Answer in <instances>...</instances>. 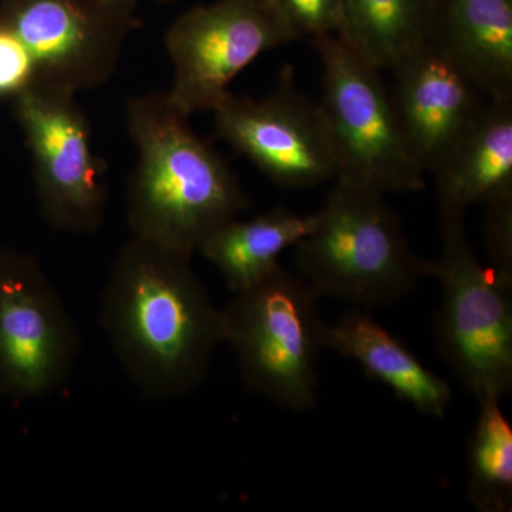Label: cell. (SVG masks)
Listing matches in <instances>:
<instances>
[{
	"label": "cell",
	"instance_id": "6da1fadb",
	"mask_svg": "<svg viewBox=\"0 0 512 512\" xmlns=\"http://www.w3.org/2000/svg\"><path fill=\"white\" fill-rule=\"evenodd\" d=\"M101 325L128 376L153 399L194 392L222 343V312L191 258L136 237L111 269Z\"/></svg>",
	"mask_w": 512,
	"mask_h": 512
},
{
	"label": "cell",
	"instance_id": "7a4b0ae2",
	"mask_svg": "<svg viewBox=\"0 0 512 512\" xmlns=\"http://www.w3.org/2000/svg\"><path fill=\"white\" fill-rule=\"evenodd\" d=\"M188 119L167 93L127 103L128 134L138 156L128 178V224L133 237L185 258L251 205L227 161Z\"/></svg>",
	"mask_w": 512,
	"mask_h": 512
},
{
	"label": "cell",
	"instance_id": "3957f363",
	"mask_svg": "<svg viewBox=\"0 0 512 512\" xmlns=\"http://www.w3.org/2000/svg\"><path fill=\"white\" fill-rule=\"evenodd\" d=\"M384 194L335 180L312 231L295 245L299 276L319 296L355 305L400 301L434 261L414 254L402 220Z\"/></svg>",
	"mask_w": 512,
	"mask_h": 512
},
{
	"label": "cell",
	"instance_id": "277c9868",
	"mask_svg": "<svg viewBox=\"0 0 512 512\" xmlns=\"http://www.w3.org/2000/svg\"><path fill=\"white\" fill-rule=\"evenodd\" d=\"M318 293L279 266L258 284L235 292L222 312V342L237 355L248 390L295 412L316 404L325 323Z\"/></svg>",
	"mask_w": 512,
	"mask_h": 512
},
{
	"label": "cell",
	"instance_id": "5b68a950",
	"mask_svg": "<svg viewBox=\"0 0 512 512\" xmlns=\"http://www.w3.org/2000/svg\"><path fill=\"white\" fill-rule=\"evenodd\" d=\"M464 220V214L440 212L437 343L468 392L478 400H501L512 392V275L481 265Z\"/></svg>",
	"mask_w": 512,
	"mask_h": 512
},
{
	"label": "cell",
	"instance_id": "8992f818",
	"mask_svg": "<svg viewBox=\"0 0 512 512\" xmlns=\"http://www.w3.org/2000/svg\"><path fill=\"white\" fill-rule=\"evenodd\" d=\"M322 63V100L335 148V180L386 192L426 187L382 72L336 35L312 39ZM333 180V181H335Z\"/></svg>",
	"mask_w": 512,
	"mask_h": 512
},
{
	"label": "cell",
	"instance_id": "52a82bcc",
	"mask_svg": "<svg viewBox=\"0 0 512 512\" xmlns=\"http://www.w3.org/2000/svg\"><path fill=\"white\" fill-rule=\"evenodd\" d=\"M296 40L272 0H217L188 10L165 35L174 70L168 99L187 117L212 111L262 53Z\"/></svg>",
	"mask_w": 512,
	"mask_h": 512
},
{
	"label": "cell",
	"instance_id": "ba28073f",
	"mask_svg": "<svg viewBox=\"0 0 512 512\" xmlns=\"http://www.w3.org/2000/svg\"><path fill=\"white\" fill-rule=\"evenodd\" d=\"M134 9L104 0H0V20L32 63L33 90L77 94L116 72L127 37L141 26Z\"/></svg>",
	"mask_w": 512,
	"mask_h": 512
},
{
	"label": "cell",
	"instance_id": "9c48e42d",
	"mask_svg": "<svg viewBox=\"0 0 512 512\" xmlns=\"http://www.w3.org/2000/svg\"><path fill=\"white\" fill-rule=\"evenodd\" d=\"M12 103L32 156L42 217L55 231L96 232L107 204L106 164L94 153L89 120L76 94L32 90Z\"/></svg>",
	"mask_w": 512,
	"mask_h": 512
},
{
	"label": "cell",
	"instance_id": "30bf717a",
	"mask_svg": "<svg viewBox=\"0 0 512 512\" xmlns=\"http://www.w3.org/2000/svg\"><path fill=\"white\" fill-rule=\"evenodd\" d=\"M79 350L76 326L36 256L0 251V396L56 392Z\"/></svg>",
	"mask_w": 512,
	"mask_h": 512
},
{
	"label": "cell",
	"instance_id": "8fae6325",
	"mask_svg": "<svg viewBox=\"0 0 512 512\" xmlns=\"http://www.w3.org/2000/svg\"><path fill=\"white\" fill-rule=\"evenodd\" d=\"M215 134L279 187H318L338 175L335 148L319 103L295 87L285 66L265 100L229 93L215 107Z\"/></svg>",
	"mask_w": 512,
	"mask_h": 512
},
{
	"label": "cell",
	"instance_id": "7c38bea8",
	"mask_svg": "<svg viewBox=\"0 0 512 512\" xmlns=\"http://www.w3.org/2000/svg\"><path fill=\"white\" fill-rule=\"evenodd\" d=\"M404 134L424 173H433L483 113L487 97L429 42L389 70Z\"/></svg>",
	"mask_w": 512,
	"mask_h": 512
},
{
	"label": "cell",
	"instance_id": "4fadbf2b",
	"mask_svg": "<svg viewBox=\"0 0 512 512\" xmlns=\"http://www.w3.org/2000/svg\"><path fill=\"white\" fill-rule=\"evenodd\" d=\"M427 42L490 100H512V0H430Z\"/></svg>",
	"mask_w": 512,
	"mask_h": 512
},
{
	"label": "cell",
	"instance_id": "5bb4252c",
	"mask_svg": "<svg viewBox=\"0 0 512 512\" xmlns=\"http://www.w3.org/2000/svg\"><path fill=\"white\" fill-rule=\"evenodd\" d=\"M440 212L464 214L473 204L512 191V100H490L466 136L431 173Z\"/></svg>",
	"mask_w": 512,
	"mask_h": 512
},
{
	"label": "cell",
	"instance_id": "9a60e30c",
	"mask_svg": "<svg viewBox=\"0 0 512 512\" xmlns=\"http://www.w3.org/2000/svg\"><path fill=\"white\" fill-rule=\"evenodd\" d=\"M323 346L355 360L367 376L426 416H443L451 403L446 380L421 365L406 345L365 313L352 311L335 325H325Z\"/></svg>",
	"mask_w": 512,
	"mask_h": 512
},
{
	"label": "cell",
	"instance_id": "2e32d148",
	"mask_svg": "<svg viewBox=\"0 0 512 512\" xmlns=\"http://www.w3.org/2000/svg\"><path fill=\"white\" fill-rule=\"evenodd\" d=\"M315 221L316 214L299 215L282 207L247 221L234 218L215 229L198 251L239 292L278 269L282 252L306 237Z\"/></svg>",
	"mask_w": 512,
	"mask_h": 512
},
{
	"label": "cell",
	"instance_id": "e0dca14e",
	"mask_svg": "<svg viewBox=\"0 0 512 512\" xmlns=\"http://www.w3.org/2000/svg\"><path fill=\"white\" fill-rule=\"evenodd\" d=\"M430 0H340L336 36L377 69L427 42Z\"/></svg>",
	"mask_w": 512,
	"mask_h": 512
},
{
	"label": "cell",
	"instance_id": "ac0fdd59",
	"mask_svg": "<svg viewBox=\"0 0 512 512\" xmlns=\"http://www.w3.org/2000/svg\"><path fill=\"white\" fill-rule=\"evenodd\" d=\"M480 413L470 447L467 495L481 512L512 508V427L498 399L478 400Z\"/></svg>",
	"mask_w": 512,
	"mask_h": 512
},
{
	"label": "cell",
	"instance_id": "d6986e66",
	"mask_svg": "<svg viewBox=\"0 0 512 512\" xmlns=\"http://www.w3.org/2000/svg\"><path fill=\"white\" fill-rule=\"evenodd\" d=\"M272 3L299 40L338 33L340 0H272Z\"/></svg>",
	"mask_w": 512,
	"mask_h": 512
},
{
	"label": "cell",
	"instance_id": "ffe728a7",
	"mask_svg": "<svg viewBox=\"0 0 512 512\" xmlns=\"http://www.w3.org/2000/svg\"><path fill=\"white\" fill-rule=\"evenodd\" d=\"M484 204V239L491 268L512 275V191Z\"/></svg>",
	"mask_w": 512,
	"mask_h": 512
},
{
	"label": "cell",
	"instance_id": "44dd1931",
	"mask_svg": "<svg viewBox=\"0 0 512 512\" xmlns=\"http://www.w3.org/2000/svg\"><path fill=\"white\" fill-rule=\"evenodd\" d=\"M35 89V72L18 37L0 20V101Z\"/></svg>",
	"mask_w": 512,
	"mask_h": 512
},
{
	"label": "cell",
	"instance_id": "7402d4cb",
	"mask_svg": "<svg viewBox=\"0 0 512 512\" xmlns=\"http://www.w3.org/2000/svg\"><path fill=\"white\" fill-rule=\"evenodd\" d=\"M104 2L111 3V5L134 6L136 8L138 0H104Z\"/></svg>",
	"mask_w": 512,
	"mask_h": 512
},
{
	"label": "cell",
	"instance_id": "603a6c76",
	"mask_svg": "<svg viewBox=\"0 0 512 512\" xmlns=\"http://www.w3.org/2000/svg\"><path fill=\"white\" fill-rule=\"evenodd\" d=\"M158 3H170L173 2V0H156Z\"/></svg>",
	"mask_w": 512,
	"mask_h": 512
}]
</instances>
